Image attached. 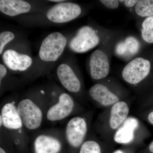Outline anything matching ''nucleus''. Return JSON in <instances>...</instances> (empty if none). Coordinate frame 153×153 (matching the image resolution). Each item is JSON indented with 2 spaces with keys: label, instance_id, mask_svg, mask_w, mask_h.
Segmentation results:
<instances>
[{
  "label": "nucleus",
  "instance_id": "nucleus-8",
  "mask_svg": "<svg viewBox=\"0 0 153 153\" xmlns=\"http://www.w3.org/2000/svg\"><path fill=\"white\" fill-rule=\"evenodd\" d=\"M81 9L79 5L71 2H62L55 5L47 12L49 21L61 24L70 22L79 16Z\"/></svg>",
  "mask_w": 153,
  "mask_h": 153
},
{
  "label": "nucleus",
  "instance_id": "nucleus-21",
  "mask_svg": "<svg viewBox=\"0 0 153 153\" xmlns=\"http://www.w3.org/2000/svg\"><path fill=\"white\" fill-rule=\"evenodd\" d=\"M15 38L14 33L10 31H5L0 34V54L2 53L5 46Z\"/></svg>",
  "mask_w": 153,
  "mask_h": 153
},
{
  "label": "nucleus",
  "instance_id": "nucleus-14",
  "mask_svg": "<svg viewBox=\"0 0 153 153\" xmlns=\"http://www.w3.org/2000/svg\"><path fill=\"white\" fill-rule=\"evenodd\" d=\"M138 121L134 117H128L115 133L114 141L121 144L131 142L135 136V131L138 127Z\"/></svg>",
  "mask_w": 153,
  "mask_h": 153
},
{
  "label": "nucleus",
  "instance_id": "nucleus-13",
  "mask_svg": "<svg viewBox=\"0 0 153 153\" xmlns=\"http://www.w3.org/2000/svg\"><path fill=\"white\" fill-rule=\"evenodd\" d=\"M89 94L94 101L102 106H112L120 101L117 95L101 84L93 85L89 89Z\"/></svg>",
  "mask_w": 153,
  "mask_h": 153
},
{
  "label": "nucleus",
  "instance_id": "nucleus-24",
  "mask_svg": "<svg viewBox=\"0 0 153 153\" xmlns=\"http://www.w3.org/2000/svg\"><path fill=\"white\" fill-rule=\"evenodd\" d=\"M137 0H126L124 1V4L127 7H131L134 6L136 5L137 3L138 2Z\"/></svg>",
  "mask_w": 153,
  "mask_h": 153
},
{
  "label": "nucleus",
  "instance_id": "nucleus-17",
  "mask_svg": "<svg viewBox=\"0 0 153 153\" xmlns=\"http://www.w3.org/2000/svg\"><path fill=\"white\" fill-rule=\"evenodd\" d=\"M140 43L133 36H129L119 42L115 48V52L119 57L128 58L133 57L139 51Z\"/></svg>",
  "mask_w": 153,
  "mask_h": 153
},
{
  "label": "nucleus",
  "instance_id": "nucleus-5",
  "mask_svg": "<svg viewBox=\"0 0 153 153\" xmlns=\"http://www.w3.org/2000/svg\"><path fill=\"white\" fill-rule=\"evenodd\" d=\"M151 67V63L149 60L142 57H137L124 67L122 74L123 78L129 84H138L148 76Z\"/></svg>",
  "mask_w": 153,
  "mask_h": 153
},
{
  "label": "nucleus",
  "instance_id": "nucleus-27",
  "mask_svg": "<svg viewBox=\"0 0 153 153\" xmlns=\"http://www.w3.org/2000/svg\"><path fill=\"white\" fill-rule=\"evenodd\" d=\"M49 1L54 2H61L64 1L63 0H52V1Z\"/></svg>",
  "mask_w": 153,
  "mask_h": 153
},
{
  "label": "nucleus",
  "instance_id": "nucleus-29",
  "mask_svg": "<svg viewBox=\"0 0 153 153\" xmlns=\"http://www.w3.org/2000/svg\"><path fill=\"white\" fill-rule=\"evenodd\" d=\"M113 153H124L122 151L120 150H117L115 151Z\"/></svg>",
  "mask_w": 153,
  "mask_h": 153
},
{
  "label": "nucleus",
  "instance_id": "nucleus-9",
  "mask_svg": "<svg viewBox=\"0 0 153 153\" xmlns=\"http://www.w3.org/2000/svg\"><path fill=\"white\" fill-rule=\"evenodd\" d=\"M0 117L3 121V127L6 130L17 132L23 130V122L15 102H6L1 108Z\"/></svg>",
  "mask_w": 153,
  "mask_h": 153
},
{
  "label": "nucleus",
  "instance_id": "nucleus-7",
  "mask_svg": "<svg viewBox=\"0 0 153 153\" xmlns=\"http://www.w3.org/2000/svg\"><path fill=\"white\" fill-rule=\"evenodd\" d=\"M75 103L71 95L63 93L57 102L51 105L46 111V118L50 122H57L68 117L74 111Z\"/></svg>",
  "mask_w": 153,
  "mask_h": 153
},
{
  "label": "nucleus",
  "instance_id": "nucleus-25",
  "mask_svg": "<svg viewBox=\"0 0 153 153\" xmlns=\"http://www.w3.org/2000/svg\"><path fill=\"white\" fill-rule=\"evenodd\" d=\"M148 119L149 121L153 125V111L150 113L148 115Z\"/></svg>",
  "mask_w": 153,
  "mask_h": 153
},
{
  "label": "nucleus",
  "instance_id": "nucleus-22",
  "mask_svg": "<svg viewBox=\"0 0 153 153\" xmlns=\"http://www.w3.org/2000/svg\"><path fill=\"white\" fill-rule=\"evenodd\" d=\"M100 2L108 8L116 9L118 7L119 2L117 0H101Z\"/></svg>",
  "mask_w": 153,
  "mask_h": 153
},
{
  "label": "nucleus",
  "instance_id": "nucleus-18",
  "mask_svg": "<svg viewBox=\"0 0 153 153\" xmlns=\"http://www.w3.org/2000/svg\"><path fill=\"white\" fill-rule=\"evenodd\" d=\"M135 11L140 17L153 16V0L139 1L135 6Z\"/></svg>",
  "mask_w": 153,
  "mask_h": 153
},
{
  "label": "nucleus",
  "instance_id": "nucleus-26",
  "mask_svg": "<svg viewBox=\"0 0 153 153\" xmlns=\"http://www.w3.org/2000/svg\"><path fill=\"white\" fill-rule=\"evenodd\" d=\"M149 149L151 152L153 153V141L149 146Z\"/></svg>",
  "mask_w": 153,
  "mask_h": 153
},
{
  "label": "nucleus",
  "instance_id": "nucleus-11",
  "mask_svg": "<svg viewBox=\"0 0 153 153\" xmlns=\"http://www.w3.org/2000/svg\"><path fill=\"white\" fill-rule=\"evenodd\" d=\"M4 63L14 71H26L32 65L33 60L29 55L20 54L12 49L6 50L2 56Z\"/></svg>",
  "mask_w": 153,
  "mask_h": 153
},
{
  "label": "nucleus",
  "instance_id": "nucleus-20",
  "mask_svg": "<svg viewBox=\"0 0 153 153\" xmlns=\"http://www.w3.org/2000/svg\"><path fill=\"white\" fill-rule=\"evenodd\" d=\"M100 145L96 141L90 139L85 141L79 149V153H101Z\"/></svg>",
  "mask_w": 153,
  "mask_h": 153
},
{
  "label": "nucleus",
  "instance_id": "nucleus-15",
  "mask_svg": "<svg viewBox=\"0 0 153 153\" xmlns=\"http://www.w3.org/2000/svg\"><path fill=\"white\" fill-rule=\"evenodd\" d=\"M129 112L128 105L124 101H119L111 106L110 113L109 124L113 130H117L125 121Z\"/></svg>",
  "mask_w": 153,
  "mask_h": 153
},
{
  "label": "nucleus",
  "instance_id": "nucleus-6",
  "mask_svg": "<svg viewBox=\"0 0 153 153\" xmlns=\"http://www.w3.org/2000/svg\"><path fill=\"white\" fill-rule=\"evenodd\" d=\"M100 38L95 30L89 26L79 29L69 43L71 50L76 53L87 52L99 44Z\"/></svg>",
  "mask_w": 153,
  "mask_h": 153
},
{
  "label": "nucleus",
  "instance_id": "nucleus-12",
  "mask_svg": "<svg viewBox=\"0 0 153 153\" xmlns=\"http://www.w3.org/2000/svg\"><path fill=\"white\" fill-rule=\"evenodd\" d=\"M57 74L61 84L68 91L76 93L80 91V81L70 66L65 63L60 64L57 68Z\"/></svg>",
  "mask_w": 153,
  "mask_h": 153
},
{
  "label": "nucleus",
  "instance_id": "nucleus-28",
  "mask_svg": "<svg viewBox=\"0 0 153 153\" xmlns=\"http://www.w3.org/2000/svg\"><path fill=\"white\" fill-rule=\"evenodd\" d=\"M0 153H7L6 151L3 148L1 147L0 148Z\"/></svg>",
  "mask_w": 153,
  "mask_h": 153
},
{
  "label": "nucleus",
  "instance_id": "nucleus-10",
  "mask_svg": "<svg viewBox=\"0 0 153 153\" xmlns=\"http://www.w3.org/2000/svg\"><path fill=\"white\" fill-rule=\"evenodd\" d=\"M91 76L93 79L98 80L105 78L109 73L110 66L107 56L100 49L91 54L89 60Z\"/></svg>",
  "mask_w": 153,
  "mask_h": 153
},
{
  "label": "nucleus",
  "instance_id": "nucleus-23",
  "mask_svg": "<svg viewBox=\"0 0 153 153\" xmlns=\"http://www.w3.org/2000/svg\"><path fill=\"white\" fill-rule=\"evenodd\" d=\"M7 70L6 67L2 64H0V84L1 83L3 79L6 76Z\"/></svg>",
  "mask_w": 153,
  "mask_h": 153
},
{
  "label": "nucleus",
  "instance_id": "nucleus-4",
  "mask_svg": "<svg viewBox=\"0 0 153 153\" xmlns=\"http://www.w3.org/2000/svg\"><path fill=\"white\" fill-rule=\"evenodd\" d=\"M65 140L64 133L50 131L38 134L33 141L35 153H59Z\"/></svg>",
  "mask_w": 153,
  "mask_h": 153
},
{
  "label": "nucleus",
  "instance_id": "nucleus-3",
  "mask_svg": "<svg viewBox=\"0 0 153 153\" xmlns=\"http://www.w3.org/2000/svg\"><path fill=\"white\" fill-rule=\"evenodd\" d=\"M88 131V124L85 118L76 116L66 124L64 131L65 141L70 148H80L85 142Z\"/></svg>",
  "mask_w": 153,
  "mask_h": 153
},
{
  "label": "nucleus",
  "instance_id": "nucleus-19",
  "mask_svg": "<svg viewBox=\"0 0 153 153\" xmlns=\"http://www.w3.org/2000/svg\"><path fill=\"white\" fill-rule=\"evenodd\" d=\"M141 35L146 42L153 43V16L147 17L143 22Z\"/></svg>",
  "mask_w": 153,
  "mask_h": 153
},
{
  "label": "nucleus",
  "instance_id": "nucleus-1",
  "mask_svg": "<svg viewBox=\"0 0 153 153\" xmlns=\"http://www.w3.org/2000/svg\"><path fill=\"white\" fill-rule=\"evenodd\" d=\"M43 105L30 98L23 99L17 104V108L23 125L30 131L41 127L44 117Z\"/></svg>",
  "mask_w": 153,
  "mask_h": 153
},
{
  "label": "nucleus",
  "instance_id": "nucleus-2",
  "mask_svg": "<svg viewBox=\"0 0 153 153\" xmlns=\"http://www.w3.org/2000/svg\"><path fill=\"white\" fill-rule=\"evenodd\" d=\"M67 44V39L61 33L54 32L44 39L39 49L41 60L54 62L62 55Z\"/></svg>",
  "mask_w": 153,
  "mask_h": 153
},
{
  "label": "nucleus",
  "instance_id": "nucleus-16",
  "mask_svg": "<svg viewBox=\"0 0 153 153\" xmlns=\"http://www.w3.org/2000/svg\"><path fill=\"white\" fill-rule=\"evenodd\" d=\"M31 6L22 0H1L0 11L4 14L14 17L30 11Z\"/></svg>",
  "mask_w": 153,
  "mask_h": 153
}]
</instances>
